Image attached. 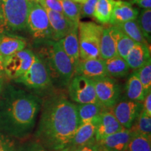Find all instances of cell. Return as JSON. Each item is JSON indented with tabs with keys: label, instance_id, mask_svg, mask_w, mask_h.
I'll return each instance as SVG.
<instances>
[{
	"label": "cell",
	"instance_id": "1",
	"mask_svg": "<svg viewBox=\"0 0 151 151\" xmlns=\"http://www.w3.org/2000/svg\"><path fill=\"white\" fill-rule=\"evenodd\" d=\"M78 127L76 105L60 98L45 106L37 135L47 146L64 150L69 147Z\"/></svg>",
	"mask_w": 151,
	"mask_h": 151
},
{
	"label": "cell",
	"instance_id": "2",
	"mask_svg": "<svg viewBox=\"0 0 151 151\" xmlns=\"http://www.w3.org/2000/svg\"><path fill=\"white\" fill-rule=\"evenodd\" d=\"M39 109L37 98L22 90L9 88L0 94V129L22 137L32 129Z\"/></svg>",
	"mask_w": 151,
	"mask_h": 151
},
{
	"label": "cell",
	"instance_id": "3",
	"mask_svg": "<svg viewBox=\"0 0 151 151\" xmlns=\"http://www.w3.org/2000/svg\"><path fill=\"white\" fill-rule=\"evenodd\" d=\"M29 8V0H1L0 34L25 29Z\"/></svg>",
	"mask_w": 151,
	"mask_h": 151
},
{
	"label": "cell",
	"instance_id": "4",
	"mask_svg": "<svg viewBox=\"0 0 151 151\" xmlns=\"http://www.w3.org/2000/svg\"><path fill=\"white\" fill-rule=\"evenodd\" d=\"M104 27L92 22H80L78 38L80 60L99 58V45Z\"/></svg>",
	"mask_w": 151,
	"mask_h": 151
},
{
	"label": "cell",
	"instance_id": "5",
	"mask_svg": "<svg viewBox=\"0 0 151 151\" xmlns=\"http://www.w3.org/2000/svg\"><path fill=\"white\" fill-rule=\"evenodd\" d=\"M27 28L36 39H52V32L46 11L35 1H29Z\"/></svg>",
	"mask_w": 151,
	"mask_h": 151
},
{
	"label": "cell",
	"instance_id": "6",
	"mask_svg": "<svg viewBox=\"0 0 151 151\" xmlns=\"http://www.w3.org/2000/svg\"><path fill=\"white\" fill-rule=\"evenodd\" d=\"M15 81L32 89H43L51 85L50 73L46 65L37 55L35 56V61L29 69Z\"/></svg>",
	"mask_w": 151,
	"mask_h": 151
},
{
	"label": "cell",
	"instance_id": "7",
	"mask_svg": "<svg viewBox=\"0 0 151 151\" xmlns=\"http://www.w3.org/2000/svg\"><path fill=\"white\" fill-rule=\"evenodd\" d=\"M50 65L64 83H69L74 76V67L64 50L60 40L50 41Z\"/></svg>",
	"mask_w": 151,
	"mask_h": 151
},
{
	"label": "cell",
	"instance_id": "8",
	"mask_svg": "<svg viewBox=\"0 0 151 151\" xmlns=\"http://www.w3.org/2000/svg\"><path fill=\"white\" fill-rule=\"evenodd\" d=\"M69 94L71 99L79 104L98 103L94 80L83 76H73L69 82Z\"/></svg>",
	"mask_w": 151,
	"mask_h": 151
},
{
	"label": "cell",
	"instance_id": "9",
	"mask_svg": "<svg viewBox=\"0 0 151 151\" xmlns=\"http://www.w3.org/2000/svg\"><path fill=\"white\" fill-rule=\"evenodd\" d=\"M36 55L29 49H23L4 60V71L10 78L16 80L31 67Z\"/></svg>",
	"mask_w": 151,
	"mask_h": 151
},
{
	"label": "cell",
	"instance_id": "10",
	"mask_svg": "<svg viewBox=\"0 0 151 151\" xmlns=\"http://www.w3.org/2000/svg\"><path fill=\"white\" fill-rule=\"evenodd\" d=\"M94 82L98 103L105 108H113L118 102L120 94L118 82L109 76L96 79Z\"/></svg>",
	"mask_w": 151,
	"mask_h": 151
},
{
	"label": "cell",
	"instance_id": "11",
	"mask_svg": "<svg viewBox=\"0 0 151 151\" xmlns=\"http://www.w3.org/2000/svg\"><path fill=\"white\" fill-rule=\"evenodd\" d=\"M142 109L141 102L124 99L117 102L111 112L124 129H130Z\"/></svg>",
	"mask_w": 151,
	"mask_h": 151
},
{
	"label": "cell",
	"instance_id": "12",
	"mask_svg": "<svg viewBox=\"0 0 151 151\" xmlns=\"http://www.w3.org/2000/svg\"><path fill=\"white\" fill-rule=\"evenodd\" d=\"M74 75L83 76L92 80L108 76L105 60L101 58L80 60L75 67Z\"/></svg>",
	"mask_w": 151,
	"mask_h": 151
},
{
	"label": "cell",
	"instance_id": "13",
	"mask_svg": "<svg viewBox=\"0 0 151 151\" xmlns=\"http://www.w3.org/2000/svg\"><path fill=\"white\" fill-rule=\"evenodd\" d=\"M52 32V39L59 41L63 39L73 27H76L69 19L61 13L45 9Z\"/></svg>",
	"mask_w": 151,
	"mask_h": 151
},
{
	"label": "cell",
	"instance_id": "14",
	"mask_svg": "<svg viewBox=\"0 0 151 151\" xmlns=\"http://www.w3.org/2000/svg\"><path fill=\"white\" fill-rule=\"evenodd\" d=\"M123 128L111 111L102 112L97 119L95 140L97 142L100 139L120 131Z\"/></svg>",
	"mask_w": 151,
	"mask_h": 151
},
{
	"label": "cell",
	"instance_id": "15",
	"mask_svg": "<svg viewBox=\"0 0 151 151\" xmlns=\"http://www.w3.org/2000/svg\"><path fill=\"white\" fill-rule=\"evenodd\" d=\"M139 11L128 1L117 0L115 2L110 24L112 25L123 23V22L136 20L139 16Z\"/></svg>",
	"mask_w": 151,
	"mask_h": 151
},
{
	"label": "cell",
	"instance_id": "16",
	"mask_svg": "<svg viewBox=\"0 0 151 151\" xmlns=\"http://www.w3.org/2000/svg\"><path fill=\"white\" fill-rule=\"evenodd\" d=\"M132 132L123 128L97 141V144L110 151H126Z\"/></svg>",
	"mask_w": 151,
	"mask_h": 151
},
{
	"label": "cell",
	"instance_id": "17",
	"mask_svg": "<svg viewBox=\"0 0 151 151\" xmlns=\"http://www.w3.org/2000/svg\"><path fill=\"white\" fill-rule=\"evenodd\" d=\"M27 42L23 37L7 32L0 34V55L4 60L11 55L25 48Z\"/></svg>",
	"mask_w": 151,
	"mask_h": 151
},
{
	"label": "cell",
	"instance_id": "18",
	"mask_svg": "<svg viewBox=\"0 0 151 151\" xmlns=\"http://www.w3.org/2000/svg\"><path fill=\"white\" fill-rule=\"evenodd\" d=\"M118 55L116 48V27L104 28L99 45V58L104 60Z\"/></svg>",
	"mask_w": 151,
	"mask_h": 151
},
{
	"label": "cell",
	"instance_id": "19",
	"mask_svg": "<svg viewBox=\"0 0 151 151\" xmlns=\"http://www.w3.org/2000/svg\"><path fill=\"white\" fill-rule=\"evenodd\" d=\"M97 119L98 118L91 122L80 124L73 136L70 144L67 148H75V147L82 146L94 143V140H95Z\"/></svg>",
	"mask_w": 151,
	"mask_h": 151
},
{
	"label": "cell",
	"instance_id": "20",
	"mask_svg": "<svg viewBox=\"0 0 151 151\" xmlns=\"http://www.w3.org/2000/svg\"><path fill=\"white\" fill-rule=\"evenodd\" d=\"M150 59V50L148 45L136 43L125 58L129 69L137 70L143 67Z\"/></svg>",
	"mask_w": 151,
	"mask_h": 151
},
{
	"label": "cell",
	"instance_id": "21",
	"mask_svg": "<svg viewBox=\"0 0 151 151\" xmlns=\"http://www.w3.org/2000/svg\"><path fill=\"white\" fill-rule=\"evenodd\" d=\"M60 42L66 54L70 59L74 69L80 60L79 44L78 38V27H74L65 36L60 39Z\"/></svg>",
	"mask_w": 151,
	"mask_h": 151
},
{
	"label": "cell",
	"instance_id": "22",
	"mask_svg": "<svg viewBox=\"0 0 151 151\" xmlns=\"http://www.w3.org/2000/svg\"><path fill=\"white\" fill-rule=\"evenodd\" d=\"M102 107L99 103L82 104L76 106L79 125L97 119L102 113Z\"/></svg>",
	"mask_w": 151,
	"mask_h": 151
},
{
	"label": "cell",
	"instance_id": "23",
	"mask_svg": "<svg viewBox=\"0 0 151 151\" xmlns=\"http://www.w3.org/2000/svg\"><path fill=\"white\" fill-rule=\"evenodd\" d=\"M126 94L128 99L141 102L146 94L137 74L134 72L130 76L126 84Z\"/></svg>",
	"mask_w": 151,
	"mask_h": 151
},
{
	"label": "cell",
	"instance_id": "24",
	"mask_svg": "<svg viewBox=\"0 0 151 151\" xmlns=\"http://www.w3.org/2000/svg\"><path fill=\"white\" fill-rule=\"evenodd\" d=\"M106 69L109 77H123L129 72V67L125 60L116 55L105 60Z\"/></svg>",
	"mask_w": 151,
	"mask_h": 151
},
{
	"label": "cell",
	"instance_id": "25",
	"mask_svg": "<svg viewBox=\"0 0 151 151\" xmlns=\"http://www.w3.org/2000/svg\"><path fill=\"white\" fill-rule=\"evenodd\" d=\"M116 1L115 0H97L93 17L99 23L109 24Z\"/></svg>",
	"mask_w": 151,
	"mask_h": 151
},
{
	"label": "cell",
	"instance_id": "26",
	"mask_svg": "<svg viewBox=\"0 0 151 151\" xmlns=\"http://www.w3.org/2000/svg\"><path fill=\"white\" fill-rule=\"evenodd\" d=\"M114 26L118 28L122 32H123L124 35L129 37L133 41H134L136 43L148 45V42L143 37L136 20H130V21L123 22V23Z\"/></svg>",
	"mask_w": 151,
	"mask_h": 151
},
{
	"label": "cell",
	"instance_id": "27",
	"mask_svg": "<svg viewBox=\"0 0 151 151\" xmlns=\"http://www.w3.org/2000/svg\"><path fill=\"white\" fill-rule=\"evenodd\" d=\"M63 14L76 27H78L81 18V5L73 0H59Z\"/></svg>",
	"mask_w": 151,
	"mask_h": 151
},
{
	"label": "cell",
	"instance_id": "28",
	"mask_svg": "<svg viewBox=\"0 0 151 151\" xmlns=\"http://www.w3.org/2000/svg\"><path fill=\"white\" fill-rule=\"evenodd\" d=\"M126 151H151L150 137L132 132Z\"/></svg>",
	"mask_w": 151,
	"mask_h": 151
},
{
	"label": "cell",
	"instance_id": "29",
	"mask_svg": "<svg viewBox=\"0 0 151 151\" xmlns=\"http://www.w3.org/2000/svg\"><path fill=\"white\" fill-rule=\"evenodd\" d=\"M135 124H132L130 130L132 132L151 137V116H149L143 110L135 120ZM134 121V122H135Z\"/></svg>",
	"mask_w": 151,
	"mask_h": 151
},
{
	"label": "cell",
	"instance_id": "30",
	"mask_svg": "<svg viewBox=\"0 0 151 151\" xmlns=\"http://www.w3.org/2000/svg\"><path fill=\"white\" fill-rule=\"evenodd\" d=\"M135 43L134 41L130 39L116 27V48L117 54L118 56L121 57L124 60L125 59L128 52Z\"/></svg>",
	"mask_w": 151,
	"mask_h": 151
},
{
	"label": "cell",
	"instance_id": "31",
	"mask_svg": "<svg viewBox=\"0 0 151 151\" xmlns=\"http://www.w3.org/2000/svg\"><path fill=\"white\" fill-rule=\"evenodd\" d=\"M137 24L146 40H151V9H143L137 17Z\"/></svg>",
	"mask_w": 151,
	"mask_h": 151
},
{
	"label": "cell",
	"instance_id": "32",
	"mask_svg": "<svg viewBox=\"0 0 151 151\" xmlns=\"http://www.w3.org/2000/svg\"><path fill=\"white\" fill-rule=\"evenodd\" d=\"M134 73L140 80L146 94L151 92V59Z\"/></svg>",
	"mask_w": 151,
	"mask_h": 151
},
{
	"label": "cell",
	"instance_id": "33",
	"mask_svg": "<svg viewBox=\"0 0 151 151\" xmlns=\"http://www.w3.org/2000/svg\"><path fill=\"white\" fill-rule=\"evenodd\" d=\"M97 0H87L81 5V17H93L94 8Z\"/></svg>",
	"mask_w": 151,
	"mask_h": 151
},
{
	"label": "cell",
	"instance_id": "34",
	"mask_svg": "<svg viewBox=\"0 0 151 151\" xmlns=\"http://www.w3.org/2000/svg\"><path fill=\"white\" fill-rule=\"evenodd\" d=\"M35 1L42 6L44 9H48L63 14L62 6L60 4L59 0H36Z\"/></svg>",
	"mask_w": 151,
	"mask_h": 151
},
{
	"label": "cell",
	"instance_id": "35",
	"mask_svg": "<svg viewBox=\"0 0 151 151\" xmlns=\"http://www.w3.org/2000/svg\"><path fill=\"white\" fill-rule=\"evenodd\" d=\"M0 151H16L14 144L11 139L0 133Z\"/></svg>",
	"mask_w": 151,
	"mask_h": 151
},
{
	"label": "cell",
	"instance_id": "36",
	"mask_svg": "<svg viewBox=\"0 0 151 151\" xmlns=\"http://www.w3.org/2000/svg\"><path fill=\"white\" fill-rule=\"evenodd\" d=\"M97 149L98 144H94V143H92L82 146L66 148L65 151H97Z\"/></svg>",
	"mask_w": 151,
	"mask_h": 151
},
{
	"label": "cell",
	"instance_id": "37",
	"mask_svg": "<svg viewBox=\"0 0 151 151\" xmlns=\"http://www.w3.org/2000/svg\"><path fill=\"white\" fill-rule=\"evenodd\" d=\"M142 110L149 116H151V92H148L143 99Z\"/></svg>",
	"mask_w": 151,
	"mask_h": 151
},
{
	"label": "cell",
	"instance_id": "38",
	"mask_svg": "<svg viewBox=\"0 0 151 151\" xmlns=\"http://www.w3.org/2000/svg\"><path fill=\"white\" fill-rule=\"evenodd\" d=\"M129 3L137 5L142 9H151V0H130Z\"/></svg>",
	"mask_w": 151,
	"mask_h": 151
},
{
	"label": "cell",
	"instance_id": "39",
	"mask_svg": "<svg viewBox=\"0 0 151 151\" xmlns=\"http://www.w3.org/2000/svg\"><path fill=\"white\" fill-rule=\"evenodd\" d=\"M4 60L0 55V73H1L2 71H4Z\"/></svg>",
	"mask_w": 151,
	"mask_h": 151
},
{
	"label": "cell",
	"instance_id": "40",
	"mask_svg": "<svg viewBox=\"0 0 151 151\" xmlns=\"http://www.w3.org/2000/svg\"><path fill=\"white\" fill-rule=\"evenodd\" d=\"M3 78L2 76H1V73H0V94H1V90H2V86H3Z\"/></svg>",
	"mask_w": 151,
	"mask_h": 151
},
{
	"label": "cell",
	"instance_id": "41",
	"mask_svg": "<svg viewBox=\"0 0 151 151\" xmlns=\"http://www.w3.org/2000/svg\"><path fill=\"white\" fill-rule=\"evenodd\" d=\"M97 151H110V150H107L106 148H104V147L101 146H99V145H98V149H97Z\"/></svg>",
	"mask_w": 151,
	"mask_h": 151
},
{
	"label": "cell",
	"instance_id": "42",
	"mask_svg": "<svg viewBox=\"0 0 151 151\" xmlns=\"http://www.w3.org/2000/svg\"><path fill=\"white\" fill-rule=\"evenodd\" d=\"M73 1H74L75 2H77L78 4H81V0H73Z\"/></svg>",
	"mask_w": 151,
	"mask_h": 151
},
{
	"label": "cell",
	"instance_id": "43",
	"mask_svg": "<svg viewBox=\"0 0 151 151\" xmlns=\"http://www.w3.org/2000/svg\"><path fill=\"white\" fill-rule=\"evenodd\" d=\"M86 1H87V0H81V4L84 3Z\"/></svg>",
	"mask_w": 151,
	"mask_h": 151
},
{
	"label": "cell",
	"instance_id": "44",
	"mask_svg": "<svg viewBox=\"0 0 151 151\" xmlns=\"http://www.w3.org/2000/svg\"><path fill=\"white\" fill-rule=\"evenodd\" d=\"M1 0H0V6H1Z\"/></svg>",
	"mask_w": 151,
	"mask_h": 151
}]
</instances>
